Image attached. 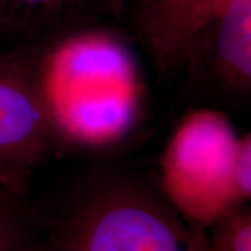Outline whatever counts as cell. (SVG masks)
Returning <instances> with one entry per match:
<instances>
[{
	"mask_svg": "<svg viewBox=\"0 0 251 251\" xmlns=\"http://www.w3.org/2000/svg\"><path fill=\"white\" fill-rule=\"evenodd\" d=\"M41 251H212L208 230L180 215L161 188L110 175L78 190L60 216H45Z\"/></svg>",
	"mask_w": 251,
	"mask_h": 251,
	"instance_id": "6da1fadb",
	"label": "cell"
},
{
	"mask_svg": "<svg viewBox=\"0 0 251 251\" xmlns=\"http://www.w3.org/2000/svg\"><path fill=\"white\" fill-rule=\"evenodd\" d=\"M60 130L27 62L0 50V187L27 196Z\"/></svg>",
	"mask_w": 251,
	"mask_h": 251,
	"instance_id": "3957f363",
	"label": "cell"
},
{
	"mask_svg": "<svg viewBox=\"0 0 251 251\" xmlns=\"http://www.w3.org/2000/svg\"><path fill=\"white\" fill-rule=\"evenodd\" d=\"M99 0H0L9 29L45 23L85 9Z\"/></svg>",
	"mask_w": 251,
	"mask_h": 251,
	"instance_id": "52a82bcc",
	"label": "cell"
},
{
	"mask_svg": "<svg viewBox=\"0 0 251 251\" xmlns=\"http://www.w3.org/2000/svg\"><path fill=\"white\" fill-rule=\"evenodd\" d=\"M9 31V24H7V20H6V16H4V11H3V7L0 4V35L3 32Z\"/></svg>",
	"mask_w": 251,
	"mask_h": 251,
	"instance_id": "9c48e42d",
	"label": "cell"
},
{
	"mask_svg": "<svg viewBox=\"0 0 251 251\" xmlns=\"http://www.w3.org/2000/svg\"><path fill=\"white\" fill-rule=\"evenodd\" d=\"M161 191L190 224L208 229L251 197V137L215 110L188 113L162 158Z\"/></svg>",
	"mask_w": 251,
	"mask_h": 251,
	"instance_id": "7a4b0ae2",
	"label": "cell"
},
{
	"mask_svg": "<svg viewBox=\"0 0 251 251\" xmlns=\"http://www.w3.org/2000/svg\"><path fill=\"white\" fill-rule=\"evenodd\" d=\"M183 64L227 92H250L251 0H230L191 42Z\"/></svg>",
	"mask_w": 251,
	"mask_h": 251,
	"instance_id": "277c9868",
	"label": "cell"
},
{
	"mask_svg": "<svg viewBox=\"0 0 251 251\" xmlns=\"http://www.w3.org/2000/svg\"><path fill=\"white\" fill-rule=\"evenodd\" d=\"M230 0H140L137 31L161 70L183 64L196 36Z\"/></svg>",
	"mask_w": 251,
	"mask_h": 251,
	"instance_id": "5b68a950",
	"label": "cell"
},
{
	"mask_svg": "<svg viewBox=\"0 0 251 251\" xmlns=\"http://www.w3.org/2000/svg\"><path fill=\"white\" fill-rule=\"evenodd\" d=\"M45 230V216L25 196L0 187V251H41Z\"/></svg>",
	"mask_w": 251,
	"mask_h": 251,
	"instance_id": "8992f818",
	"label": "cell"
},
{
	"mask_svg": "<svg viewBox=\"0 0 251 251\" xmlns=\"http://www.w3.org/2000/svg\"><path fill=\"white\" fill-rule=\"evenodd\" d=\"M212 251H251V209L242 205L216 219L208 229Z\"/></svg>",
	"mask_w": 251,
	"mask_h": 251,
	"instance_id": "ba28073f",
	"label": "cell"
}]
</instances>
